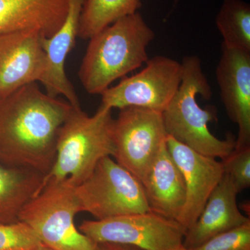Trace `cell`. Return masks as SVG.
Returning a JSON list of instances; mask_svg holds the SVG:
<instances>
[{
  "label": "cell",
  "instance_id": "25",
  "mask_svg": "<svg viewBox=\"0 0 250 250\" xmlns=\"http://www.w3.org/2000/svg\"><path fill=\"white\" fill-rule=\"evenodd\" d=\"M35 250H52L51 249H49V248H47V247H46L45 246H41L40 248H37V249Z\"/></svg>",
  "mask_w": 250,
  "mask_h": 250
},
{
  "label": "cell",
  "instance_id": "17",
  "mask_svg": "<svg viewBox=\"0 0 250 250\" xmlns=\"http://www.w3.org/2000/svg\"><path fill=\"white\" fill-rule=\"evenodd\" d=\"M44 175L0 161V224L20 221L24 207L40 193Z\"/></svg>",
  "mask_w": 250,
  "mask_h": 250
},
{
  "label": "cell",
  "instance_id": "1",
  "mask_svg": "<svg viewBox=\"0 0 250 250\" xmlns=\"http://www.w3.org/2000/svg\"><path fill=\"white\" fill-rule=\"evenodd\" d=\"M72 108L38 83L0 98V161L46 175L55 161L59 129Z\"/></svg>",
  "mask_w": 250,
  "mask_h": 250
},
{
  "label": "cell",
  "instance_id": "23",
  "mask_svg": "<svg viewBox=\"0 0 250 250\" xmlns=\"http://www.w3.org/2000/svg\"><path fill=\"white\" fill-rule=\"evenodd\" d=\"M95 250H143L137 247L129 245L118 244V243H97Z\"/></svg>",
  "mask_w": 250,
  "mask_h": 250
},
{
  "label": "cell",
  "instance_id": "7",
  "mask_svg": "<svg viewBox=\"0 0 250 250\" xmlns=\"http://www.w3.org/2000/svg\"><path fill=\"white\" fill-rule=\"evenodd\" d=\"M79 230L95 243L129 245L143 250H171L183 245L187 232L175 220L154 213L84 220Z\"/></svg>",
  "mask_w": 250,
  "mask_h": 250
},
{
  "label": "cell",
  "instance_id": "11",
  "mask_svg": "<svg viewBox=\"0 0 250 250\" xmlns=\"http://www.w3.org/2000/svg\"><path fill=\"white\" fill-rule=\"evenodd\" d=\"M45 37L37 30L0 35V98L24 85L40 82L47 66L42 45Z\"/></svg>",
  "mask_w": 250,
  "mask_h": 250
},
{
  "label": "cell",
  "instance_id": "21",
  "mask_svg": "<svg viewBox=\"0 0 250 250\" xmlns=\"http://www.w3.org/2000/svg\"><path fill=\"white\" fill-rule=\"evenodd\" d=\"M190 250H250V222L217 235Z\"/></svg>",
  "mask_w": 250,
  "mask_h": 250
},
{
  "label": "cell",
  "instance_id": "20",
  "mask_svg": "<svg viewBox=\"0 0 250 250\" xmlns=\"http://www.w3.org/2000/svg\"><path fill=\"white\" fill-rule=\"evenodd\" d=\"M42 246L27 224H0V250H35Z\"/></svg>",
  "mask_w": 250,
  "mask_h": 250
},
{
  "label": "cell",
  "instance_id": "12",
  "mask_svg": "<svg viewBox=\"0 0 250 250\" xmlns=\"http://www.w3.org/2000/svg\"><path fill=\"white\" fill-rule=\"evenodd\" d=\"M215 73L227 113L238 125L235 149L250 147V52L222 44Z\"/></svg>",
  "mask_w": 250,
  "mask_h": 250
},
{
  "label": "cell",
  "instance_id": "2",
  "mask_svg": "<svg viewBox=\"0 0 250 250\" xmlns=\"http://www.w3.org/2000/svg\"><path fill=\"white\" fill-rule=\"evenodd\" d=\"M155 34L139 12L112 23L89 39L79 78L91 95H101L115 81L147 62Z\"/></svg>",
  "mask_w": 250,
  "mask_h": 250
},
{
  "label": "cell",
  "instance_id": "8",
  "mask_svg": "<svg viewBox=\"0 0 250 250\" xmlns=\"http://www.w3.org/2000/svg\"><path fill=\"white\" fill-rule=\"evenodd\" d=\"M182 62L164 56L148 59L139 73L123 77L102 93L100 106L123 109L138 107L160 112L166 109L182 80Z\"/></svg>",
  "mask_w": 250,
  "mask_h": 250
},
{
  "label": "cell",
  "instance_id": "9",
  "mask_svg": "<svg viewBox=\"0 0 250 250\" xmlns=\"http://www.w3.org/2000/svg\"><path fill=\"white\" fill-rule=\"evenodd\" d=\"M113 136L115 161L141 181L167 134L162 113L127 107L114 119Z\"/></svg>",
  "mask_w": 250,
  "mask_h": 250
},
{
  "label": "cell",
  "instance_id": "13",
  "mask_svg": "<svg viewBox=\"0 0 250 250\" xmlns=\"http://www.w3.org/2000/svg\"><path fill=\"white\" fill-rule=\"evenodd\" d=\"M85 0H68L66 16L61 27L42 41L47 66L40 81L45 93L52 98L62 95L74 108H81L75 88L65 73V63L78 37L81 14Z\"/></svg>",
  "mask_w": 250,
  "mask_h": 250
},
{
  "label": "cell",
  "instance_id": "6",
  "mask_svg": "<svg viewBox=\"0 0 250 250\" xmlns=\"http://www.w3.org/2000/svg\"><path fill=\"white\" fill-rule=\"evenodd\" d=\"M82 212L96 220L149 211L141 182L111 156L98 163L93 173L75 187Z\"/></svg>",
  "mask_w": 250,
  "mask_h": 250
},
{
  "label": "cell",
  "instance_id": "15",
  "mask_svg": "<svg viewBox=\"0 0 250 250\" xmlns=\"http://www.w3.org/2000/svg\"><path fill=\"white\" fill-rule=\"evenodd\" d=\"M238 193L231 177L225 173L197 221L186 232L183 246L192 249L220 233L250 222L238 208Z\"/></svg>",
  "mask_w": 250,
  "mask_h": 250
},
{
  "label": "cell",
  "instance_id": "10",
  "mask_svg": "<svg viewBox=\"0 0 250 250\" xmlns=\"http://www.w3.org/2000/svg\"><path fill=\"white\" fill-rule=\"evenodd\" d=\"M166 145L185 184L186 201L177 223L187 231L197 221L210 194L223 178V163L203 155L169 136Z\"/></svg>",
  "mask_w": 250,
  "mask_h": 250
},
{
  "label": "cell",
  "instance_id": "16",
  "mask_svg": "<svg viewBox=\"0 0 250 250\" xmlns=\"http://www.w3.org/2000/svg\"><path fill=\"white\" fill-rule=\"evenodd\" d=\"M68 0H0V35L24 30L53 35L66 16Z\"/></svg>",
  "mask_w": 250,
  "mask_h": 250
},
{
  "label": "cell",
  "instance_id": "18",
  "mask_svg": "<svg viewBox=\"0 0 250 250\" xmlns=\"http://www.w3.org/2000/svg\"><path fill=\"white\" fill-rule=\"evenodd\" d=\"M141 6V0H85L78 37L88 40L118 20L138 12Z\"/></svg>",
  "mask_w": 250,
  "mask_h": 250
},
{
  "label": "cell",
  "instance_id": "14",
  "mask_svg": "<svg viewBox=\"0 0 250 250\" xmlns=\"http://www.w3.org/2000/svg\"><path fill=\"white\" fill-rule=\"evenodd\" d=\"M149 210L177 222L186 201L183 176L169 152L166 142L141 181Z\"/></svg>",
  "mask_w": 250,
  "mask_h": 250
},
{
  "label": "cell",
  "instance_id": "19",
  "mask_svg": "<svg viewBox=\"0 0 250 250\" xmlns=\"http://www.w3.org/2000/svg\"><path fill=\"white\" fill-rule=\"evenodd\" d=\"M223 45L250 52V6L243 0H224L215 19Z\"/></svg>",
  "mask_w": 250,
  "mask_h": 250
},
{
  "label": "cell",
  "instance_id": "24",
  "mask_svg": "<svg viewBox=\"0 0 250 250\" xmlns=\"http://www.w3.org/2000/svg\"><path fill=\"white\" fill-rule=\"evenodd\" d=\"M190 250L189 249H187V248H186L185 247L183 246V245H182V246H180L178 247V248H174L173 250Z\"/></svg>",
  "mask_w": 250,
  "mask_h": 250
},
{
  "label": "cell",
  "instance_id": "22",
  "mask_svg": "<svg viewBox=\"0 0 250 250\" xmlns=\"http://www.w3.org/2000/svg\"><path fill=\"white\" fill-rule=\"evenodd\" d=\"M225 173L232 179L237 191L240 192L250 187V147L234 149L222 160Z\"/></svg>",
  "mask_w": 250,
  "mask_h": 250
},
{
  "label": "cell",
  "instance_id": "3",
  "mask_svg": "<svg viewBox=\"0 0 250 250\" xmlns=\"http://www.w3.org/2000/svg\"><path fill=\"white\" fill-rule=\"evenodd\" d=\"M182 65L181 84L162 113L167 136L203 155L223 160L235 149L236 140L231 136L219 139L208 129V123L216 118V109L214 106L202 108L197 102L198 95L205 100L212 97L200 59L197 56H187Z\"/></svg>",
  "mask_w": 250,
  "mask_h": 250
},
{
  "label": "cell",
  "instance_id": "4",
  "mask_svg": "<svg viewBox=\"0 0 250 250\" xmlns=\"http://www.w3.org/2000/svg\"><path fill=\"white\" fill-rule=\"evenodd\" d=\"M113 123L110 108L100 106L90 116L82 108H72L59 129L55 161L44 176L41 191L48 182L65 179L77 187L90 177L102 159L113 156Z\"/></svg>",
  "mask_w": 250,
  "mask_h": 250
},
{
  "label": "cell",
  "instance_id": "5",
  "mask_svg": "<svg viewBox=\"0 0 250 250\" xmlns=\"http://www.w3.org/2000/svg\"><path fill=\"white\" fill-rule=\"evenodd\" d=\"M80 212L75 187L65 179L46 184L24 207L19 220L49 249L95 250L97 243L75 226V215Z\"/></svg>",
  "mask_w": 250,
  "mask_h": 250
}]
</instances>
